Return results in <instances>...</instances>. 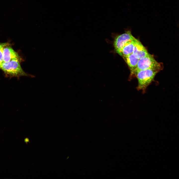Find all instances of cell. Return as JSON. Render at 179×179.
Listing matches in <instances>:
<instances>
[{"label":"cell","mask_w":179,"mask_h":179,"mask_svg":"<svg viewBox=\"0 0 179 179\" xmlns=\"http://www.w3.org/2000/svg\"><path fill=\"white\" fill-rule=\"evenodd\" d=\"M159 72L148 69L139 70L135 72L133 77H135L137 79V90L141 91L143 93H145L147 87L153 81L155 75Z\"/></svg>","instance_id":"obj_1"},{"label":"cell","mask_w":179,"mask_h":179,"mask_svg":"<svg viewBox=\"0 0 179 179\" xmlns=\"http://www.w3.org/2000/svg\"><path fill=\"white\" fill-rule=\"evenodd\" d=\"M20 61L17 60H11L8 62L1 63L0 68L4 72L6 75L11 77H19L26 76L34 77L33 75L28 74L22 69L20 64Z\"/></svg>","instance_id":"obj_2"},{"label":"cell","mask_w":179,"mask_h":179,"mask_svg":"<svg viewBox=\"0 0 179 179\" xmlns=\"http://www.w3.org/2000/svg\"><path fill=\"white\" fill-rule=\"evenodd\" d=\"M163 69L162 64L157 62L153 56L149 54L145 57L139 59L132 78L134 73L138 71L150 69L159 72Z\"/></svg>","instance_id":"obj_3"},{"label":"cell","mask_w":179,"mask_h":179,"mask_svg":"<svg viewBox=\"0 0 179 179\" xmlns=\"http://www.w3.org/2000/svg\"><path fill=\"white\" fill-rule=\"evenodd\" d=\"M135 38L130 30H128L125 33L117 36L114 42V45L116 52L120 55L121 50L125 44L129 41Z\"/></svg>","instance_id":"obj_4"},{"label":"cell","mask_w":179,"mask_h":179,"mask_svg":"<svg viewBox=\"0 0 179 179\" xmlns=\"http://www.w3.org/2000/svg\"><path fill=\"white\" fill-rule=\"evenodd\" d=\"M6 46L4 47L3 50V62H8L13 60L20 61V58L18 54L11 47Z\"/></svg>","instance_id":"obj_5"},{"label":"cell","mask_w":179,"mask_h":179,"mask_svg":"<svg viewBox=\"0 0 179 179\" xmlns=\"http://www.w3.org/2000/svg\"><path fill=\"white\" fill-rule=\"evenodd\" d=\"M133 54L138 59L144 58L149 53L141 43L137 39L135 40Z\"/></svg>","instance_id":"obj_6"},{"label":"cell","mask_w":179,"mask_h":179,"mask_svg":"<svg viewBox=\"0 0 179 179\" xmlns=\"http://www.w3.org/2000/svg\"><path fill=\"white\" fill-rule=\"evenodd\" d=\"M123 58L130 69L131 74L129 80H131L132 78L134 73L137 67L139 59L136 57L133 53Z\"/></svg>","instance_id":"obj_7"},{"label":"cell","mask_w":179,"mask_h":179,"mask_svg":"<svg viewBox=\"0 0 179 179\" xmlns=\"http://www.w3.org/2000/svg\"><path fill=\"white\" fill-rule=\"evenodd\" d=\"M135 39L129 41L124 46L120 55L123 58L133 53Z\"/></svg>","instance_id":"obj_8"},{"label":"cell","mask_w":179,"mask_h":179,"mask_svg":"<svg viewBox=\"0 0 179 179\" xmlns=\"http://www.w3.org/2000/svg\"><path fill=\"white\" fill-rule=\"evenodd\" d=\"M9 44L5 43L0 44V62L1 63L3 61V50L4 46L8 45Z\"/></svg>","instance_id":"obj_9"},{"label":"cell","mask_w":179,"mask_h":179,"mask_svg":"<svg viewBox=\"0 0 179 179\" xmlns=\"http://www.w3.org/2000/svg\"><path fill=\"white\" fill-rule=\"evenodd\" d=\"M1 62H0V66L1 65Z\"/></svg>","instance_id":"obj_10"}]
</instances>
